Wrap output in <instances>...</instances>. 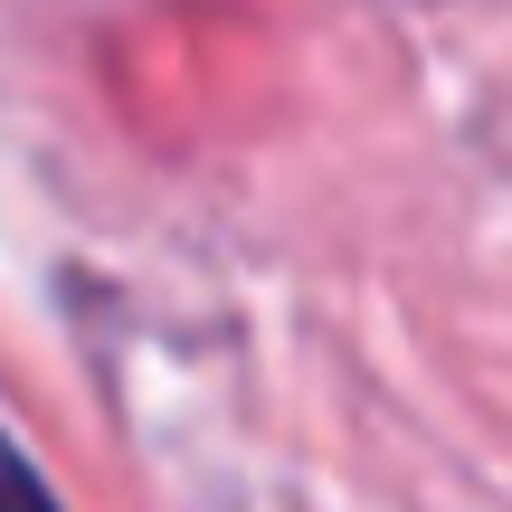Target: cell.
Wrapping results in <instances>:
<instances>
[{"label":"cell","mask_w":512,"mask_h":512,"mask_svg":"<svg viewBox=\"0 0 512 512\" xmlns=\"http://www.w3.org/2000/svg\"><path fill=\"white\" fill-rule=\"evenodd\" d=\"M0 512H57V494L38 484V465L19 456L10 437H0Z\"/></svg>","instance_id":"6da1fadb"}]
</instances>
